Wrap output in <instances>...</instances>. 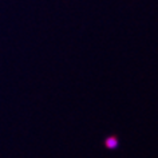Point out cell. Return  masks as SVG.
Segmentation results:
<instances>
[{"instance_id": "cell-1", "label": "cell", "mask_w": 158, "mask_h": 158, "mask_svg": "<svg viewBox=\"0 0 158 158\" xmlns=\"http://www.w3.org/2000/svg\"><path fill=\"white\" fill-rule=\"evenodd\" d=\"M106 146H107L109 149H115L118 146V139L117 138H114V137L107 138V139H106Z\"/></svg>"}]
</instances>
